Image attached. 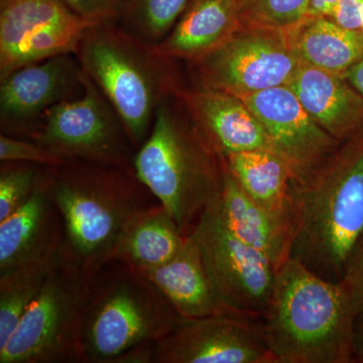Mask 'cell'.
Instances as JSON below:
<instances>
[{"instance_id":"obj_3","label":"cell","mask_w":363,"mask_h":363,"mask_svg":"<svg viewBox=\"0 0 363 363\" xmlns=\"http://www.w3.org/2000/svg\"><path fill=\"white\" fill-rule=\"evenodd\" d=\"M52 187L63 220L62 252L93 274L111 260L128 222L159 203L133 167L68 160L52 167Z\"/></svg>"},{"instance_id":"obj_9","label":"cell","mask_w":363,"mask_h":363,"mask_svg":"<svg viewBox=\"0 0 363 363\" xmlns=\"http://www.w3.org/2000/svg\"><path fill=\"white\" fill-rule=\"evenodd\" d=\"M30 140L66 160L117 166L133 167L136 152L116 109L86 74L82 94L48 109Z\"/></svg>"},{"instance_id":"obj_33","label":"cell","mask_w":363,"mask_h":363,"mask_svg":"<svg viewBox=\"0 0 363 363\" xmlns=\"http://www.w3.org/2000/svg\"><path fill=\"white\" fill-rule=\"evenodd\" d=\"M353 359L354 362L363 363V314L355 318L353 330Z\"/></svg>"},{"instance_id":"obj_30","label":"cell","mask_w":363,"mask_h":363,"mask_svg":"<svg viewBox=\"0 0 363 363\" xmlns=\"http://www.w3.org/2000/svg\"><path fill=\"white\" fill-rule=\"evenodd\" d=\"M341 284L347 291L355 314H363V235L353 248Z\"/></svg>"},{"instance_id":"obj_23","label":"cell","mask_w":363,"mask_h":363,"mask_svg":"<svg viewBox=\"0 0 363 363\" xmlns=\"http://www.w3.org/2000/svg\"><path fill=\"white\" fill-rule=\"evenodd\" d=\"M80 21L84 20L63 0H0V79L7 76L28 40L50 28Z\"/></svg>"},{"instance_id":"obj_25","label":"cell","mask_w":363,"mask_h":363,"mask_svg":"<svg viewBox=\"0 0 363 363\" xmlns=\"http://www.w3.org/2000/svg\"><path fill=\"white\" fill-rule=\"evenodd\" d=\"M189 0H126L118 25L156 45L171 32Z\"/></svg>"},{"instance_id":"obj_29","label":"cell","mask_w":363,"mask_h":363,"mask_svg":"<svg viewBox=\"0 0 363 363\" xmlns=\"http://www.w3.org/2000/svg\"><path fill=\"white\" fill-rule=\"evenodd\" d=\"M66 6L91 25L118 23L126 0H63Z\"/></svg>"},{"instance_id":"obj_1","label":"cell","mask_w":363,"mask_h":363,"mask_svg":"<svg viewBox=\"0 0 363 363\" xmlns=\"http://www.w3.org/2000/svg\"><path fill=\"white\" fill-rule=\"evenodd\" d=\"M290 259L340 281L363 235V130L291 188Z\"/></svg>"},{"instance_id":"obj_4","label":"cell","mask_w":363,"mask_h":363,"mask_svg":"<svg viewBox=\"0 0 363 363\" xmlns=\"http://www.w3.org/2000/svg\"><path fill=\"white\" fill-rule=\"evenodd\" d=\"M184 111L178 94L160 104L149 136L133 156V168L187 236L220 194L223 167L220 155L189 112L183 117Z\"/></svg>"},{"instance_id":"obj_8","label":"cell","mask_w":363,"mask_h":363,"mask_svg":"<svg viewBox=\"0 0 363 363\" xmlns=\"http://www.w3.org/2000/svg\"><path fill=\"white\" fill-rule=\"evenodd\" d=\"M301 64L285 30L238 28L189 67L194 85L241 98L290 84Z\"/></svg>"},{"instance_id":"obj_35","label":"cell","mask_w":363,"mask_h":363,"mask_svg":"<svg viewBox=\"0 0 363 363\" xmlns=\"http://www.w3.org/2000/svg\"><path fill=\"white\" fill-rule=\"evenodd\" d=\"M343 77L363 96V59L346 72Z\"/></svg>"},{"instance_id":"obj_20","label":"cell","mask_w":363,"mask_h":363,"mask_svg":"<svg viewBox=\"0 0 363 363\" xmlns=\"http://www.w3.org/2000/svg\"><path fill=\"white\" fill-rule=\"evenodd\" d=\"M285 30L306 65L343 76L363 59V30L342 28L326 16H306Z\"/></svg>"},{"instance_id":"obj_19","label":"cell","mask_w":363,"mask_h":363,"mask_svg":"<svg viewBox=\"0 0 363 363\" xmlns=\"http://www.w3.org/2000/svg\"><path fill=\"white\" fill-rule=\"evenodd\" d=\"M240 0H189L171 32L155 45L160 56L192 62L238 28Z\"/></svg>"},{"instance_id":"obj_2","label":"cell","mask_w":363,"mask_h":363,"mask_svg":"<svg viewBox=\"0 0 363 363\" xmlns=\"http://www.w3.org/2000/svg\"><path fill=\"white\" fill-rule=\"evenodd\" d=\"M276 363H350L357 314L341 281L321 278L293 259L278 271L262 315Z\"/></svg>"},{"instance_id":"obj_17","label":"cell","mask_w":363,"mask_h":363,"mask_svg":"<svg viewBox=\"0 0 363 363\" xmlns=\"http://www.w3.org/2000/svg\"><path fill=\"white\" fill-rule=\"evenodd\" d=\"M222 167L220 194L210 205L229 233L262 252L278 271L290 259V228L253 201L231 175L223 159Z\"/></svg>"},{"instance_id":"obj_34","label":"cell","mask_w":363,"mask_h":363,"mask_svg":"<svg viewBox=\"0 0 363 363\" xmlns=\"http://www.w3.org/2000/svg\"><path fill=\"white\" fill-rule=\"evenodd\" d=\"M338 0H311L307 16H327Z\"/></svg>"},{"instance_id":"obj_24","label":"cell","mask_w":363,"mask_h":363,"mask_svg":"<svg viewBox=\"0 0 363 363\" xmlns=\"http://www.w3.org/2000/svg\"><path fill=\"white\" fill-rule=\"evenodd\" d=\"M57 257L0 274V350L6 346L26 310L39 295Z\"/></svg>"},{"instance_id":"obj_14","label":"cell","mask_w":363,"mask_h":363,"mask_svg":"<svg viewBox=\"0 0 363 363\" xmlns=\"http://www.w3.org/2000/svg\"><path fill=\"white\" fill-rule=\"evenodd\" d=\"M63 238V220L52 193V167H42L30 199L0 221V274L54 259Z\"/></svg>"},{"instance_id":"obj_6","label":"cell","mask_w":363,"mask_h":363,"mask_svg":"<svg viewBox=\"0 0 363 363\" xmlns=\"http://www.w3.org/2000/svg\"><path fill=\"white\" fill-rule=\"evenodd\" d=\"M184 318L157 286L119 260L107 262L91 286L83 320L88 363H114L140 344L157 342Z\"/></svg>"},{"instance_id":"obj_12","label":"cell","mask_w":363,"mask_h":363,"mask_svg":"<svg viewBox=\"0 0 363 363\" xmlns=\"http://www.w3.org/2000/svg\"><path fill=\"white\" fill-rule=\"evenodd\" d=\"M84 78L76 55L63 54L0 79L1 133L30 140L48 109L82 94Z\"/></svg>"},{"instance_id":"obj_26","label":"cell","mask_w":363,"mask_h":363,"mask_svg":"<svg viewBox=\"0 0 363 363\" xmlns=\"http://www.w3.org/2000/svg\"><path fill=\"white\" fill-rule=\"evenodd\" d=\"M311 0H240L238 28L286 30L307 16Z\"/></svg>"},{"instance_id":"obj_13","label":"cell","mask_w":363,"mask_h":363,"mask_svg":"<svg viewBox=\"0 0 363 363\" xmlns=\"http://www.w3.org/2000/svg\"><path fill=\"white\" fill-rule=\"evenodd\" d=\"M271 138L274 150L292 172L305 178L340 145L308 114L293 90L269 88L241 97Z\"/></svg>"},{"instance_id":"obj_7","label":"cell","mask_w":363,"mask_h":363,"mask_svg":"<svg viewBox=\"0 0 363 363\" xmlns=\"http://www.w3.org/2000/svg\"><path fill=\"white\" fill-rule=\"evenodd\" d=\"M95 277L60 250L39 295L0 350V363H88L83 320Z\"/></svg>"},{"instance_id":"obj_18","label":"cell","mask_w":363,"mask_h":363,"mask_svg":"<svg viewBox=\"0 0 363 363\" xmlns=\"http://www.w3.org/2000/svg\"><path fill=\"white\" fill-rule=\"evenodd\" d=\"M185 319L230 313L219 303L194 234L178 255L162 266L138 269Z\"/></svg>"},{"instance_id":"obj_21","label":"cell","mask_w":363,"mask_h":363,"mask_svg":"<svg viewBox=\"0 0 363 363\" xmlns=\"http://www.w3.org/2000/svg\"><path fill=\"white\" fill-rule=\"evenodd\" d=\"M186 238L173 217L157 203L128 222L111 260L125 262L136 269L162 266L178 255Z\"/></svg>"},{"instance_id":"obj_31","label":"cell","mask_w":363,"mask_h":363,"mask_svg":"<svg viewBox=\"0 0 363 363\" xmlns=\"http://www.w3.org/2000/svg\"><path fill=\"white\" fill-rule=\"evenodd\" d=\"M326 18L348 30H363V0H338Z\"/></svg>"},{"instance_id":"obj_27","label":"cell","mask_w":363,"mask_h":363,"mask_svg":"<svg viewBox=\"0 0 363 363\" xmlns=\"http://www.w3.org/2000/svg\"><path fill=\"white\" fill-rule=\"evenodd\" d=\"M42 166L20 162L0 164V221L11 216L32 196Z\"/></svg>"},{"instance_id":"obj_11","label":"cell","mask_w":363,"mask_h":363,"mask_svg":"<svg viewBox=\"0 0 363 363\" xmlns=\"http://www.w3.org/2000/svg\"><path fill=\"white\" fill-rule=\"evenodd\" d=\"M154 363H276L262 317L224 313L185 319L157 341Z\"/></svg>"},{"instance_id":"obj_10","label":"cell","mask_w":363,"mask_h":363,"mask_svg":"<svg viewBox=\"0 0 363 363\" xmlns=\"http://www.w3.org/2000/svg\"><path fill=\"white\" fill-rule=\"evenodd\" d=\"M190 233L198 241L219 303L230 313L262 317L276 281L271 260L229 233L211 205Z\"/></svg>"},{"instance_id":"obj_28","label":"cell","mask_w":363,"mask_h":363,"mask_svg":"<svg viewBox=\"0 0 363 363\" xmlns=\"http://www.w3.org/2000/svg\"><path fill=\"white\" fill-rule=\"evenodd\" d=\"M68 160L33 140L0 135V162H20L42 167H59Z\"/></svg>"},{"instance_id":"obj_15","label":"cell","mask_w":363,"mask_h":363,"mask_svg":"<svg viewBox=\"0 0 363 363\" xmlns=\"http://www.w3.org/2000/svg\"><path fill=\"white\" fill-rule=\"evenodd\" d=\"M178 95L198 130L220 156L250 150L276 152L271 138L241 98L196 85L183 88Z\"/></svg>"},{"instance_id":"obj_5","label":"cell","mask_w":363,"mask_h":363,"mask_svg":"<svg viewBox=\"0 0 363 363\" xmlns=\"http://www.w3.org/2000/svg\"><path fill=\"white\" fill-rule=\"evenodd\" d=\"M83 72L121 117L135 150L149 136L160 104L182 89L174 61L118 23L88 28L75 52Z\"/></svg>"},{"instance_id":"obj_16","label":"cell","mask_w":363,"mask_h":363,"mask_svg":"<svg viewBox=\"0 0 363 363\" xmlns=\"http://www.w3.org/2000/svg\"><path fill=\"white\" fill-rule=\"evenodd\" d=\"M288 86L308 114L338 143L363 130V96L342 75L302 63Z\"/></svg>"},{"instance_id":"obj_32","label":"cell","mask_w":363,"mask_h":363,"mask_svg":"<svg viewBox=\"0 0 363 363\" xmlns=\"http://www.w3.org/2000/svg\"><path fill=\"white\" fill-rule=\"evenodd\" d=\"M157 342L140 344L116 358L114 363H154Z\"/></svg>"},{"instance_id":"obj_22","label":"cell","mask_w":363,"mask_h":363,"mask_svg":"<svg viewBox=\"0 0 363 363\" xmlns=\"http://www.w3.org/2000/svg\"><path fill=\"white\" fill-rule=\"evenodd\" d=\"M231 175L250 198L291 230L294 177L286 162L269 150H250L221 156Z\"/></svg>"}]
</instances>
